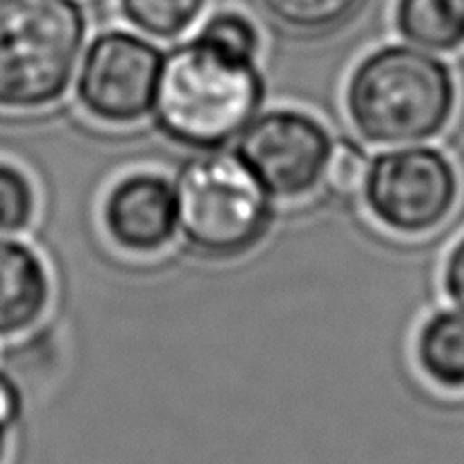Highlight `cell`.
<instances>
[{
    "instance_id": "8992f818",
    "label": "cell",
    "mask_w": 464,
    "mask_h": 464,
    "mask_svg": "<svg viewBox=\"0 0 464 464\" xmlns=\"http://www.w3.org/2000/svg\"><path fill=\"white\" fill-rule=\"evenodd\" d=\"M334 136L315 116L299 109L256 113L236 139L234 154L272 199H302L326 179Z\"/></svg>"
},
{
    "instance_id": "8fae6325",
    "label": "cell",
    "mask_w": 464,
    "mask_h": 464,
    "mask_svg": "<svg viewBox=\"0 0 464 464\" xmlns=\"http://www.w3.org/2000/svg\"><path fill=\"white\" fill-rule=\"evenodd\" d=\"M394 25L417 48L456 53L464 48V0H397Z\"/></svg>"
},
{
    "instance_id": "52a82bcc",
    "label": "cell",
    "mask_w": 464,
    "mask_h": 464,
    "mask_svg": "<svg viewBox=\"0 0 464 464\" xmlns=\"http://www.w3.org/2000/svg\"><path fill=\"white\" fill-rule=\"evenodd\" d=\"M163 54L154 41L127 30H107L86 48L75 72L82 111L102 125L125 127L152 113Z\"/></svg>"
},
{
    "instance_id": "30bf717a",
    "label": "cell",
    "mask_w": 464,
    "mask_h": 464,
    "mask_svg": "<svg viewBox=\"0 0 464 464\" xmlns=\"http://www.w3.org/2000/svg\"><path fill=\"white\" fill-rule=\"evenodd\" d=\"M415 356L430 383L449 392L464 390V313L435 311L417 334Z\"/></svg>"
},
{
    "instance_id": "4fadbf2b",
    "label": "cell",
    "mask_w": 464,
    "mask_h": 464,
    "mask_svg": "<svg viewBox=\"0 0 464 464\" xmlns=\"http://www.w3.org/2000/svg\"><path fill=\"white\" fill-rule=\"evenodd\" d=\"M207 0H118L122 18L150 39L184 36L202 16Z\"/></svg>"
},
{
    "instance_id": "277c9868",
    "label": "cell",
    "mask_w": 464,
    "mask_h": 464,
    "mask_svg": "<svg viewBox=\"0 0 464 464\" xmlns=\"http://www.w3.org/2000/svg\"><path fill=\"white\" fill-rule=\"evenodd\" d=\"M177 234L208 261H234L266 240L275 199L234 152L208 150L177 170Z\"/></svg>"
},
{
    "instance_id": "9c48e42d",
    "label": "cell",
    "mask_w": 464,
    "mask_h": 464,
    "mask_svg": "<svg viewBox=\"0 0 464 464\" xmlns=\"http://www.w3.org/2000/svg\"><path fill=\"white\" fill-rule=\"evenodd\" d=\"M50 293L44 258L23 240L0 234V338L32 329L48 311Z\"/></svg>"
},
{
    "instance_id": "7a4b0ae2",
    "label": "cell",
    "mask_w": 464,
    "mask_h": 464,
    "mask_svg": "<svg viewBox=\"0 0 464 464\" xmlns=\"http://www.w3.org/2000/svg\"><path fill=\"white\" fill-rule=\"evenodd\" d=\"M344 107L365 143H424L451 125L458 107L456 75L438 53L412 44L381 45L349 75Z\"/></svg>"
},
{
    "instance_id": "5bb4252c",
    "label": "cell",
    "mask_w": 464,
    "mask_h": 464,
    "mask_svg": "<svg viewBox=\"0 0 464 464\" xmlns=\"http://www.w3.org/2000/svg\"><path fill=\"white\" fill-rule=\"evenodd\" d=\"M195 36L204 39L207 44L216 45L218 50L227 54H234L240 59H252L256 62L261 53V32L240 12H218L199 27Z\"/></svg>"
},
{
    "instance_id": "2e32d148",
    "label": "cell",
    "mask_w": 464,
    "mask_h": 464,
    "mask_svg": "<svg viewBox=\"0 0 464 464\" xmlns=\"http://www.w3.org/2000/svg\"><path fill=\"white\" fill-rule=\"evenodd\" d=\"M367 163H370V159L361 145L349 139L338 140L334 145V152H331L324 181L338 193H352V190L361 188Z\"/></svg>"
},
{
    "instance_id": "ac0fdd59",
    "label": "cell",
    "mask_w": 464,
    "mask_h": 464,
    "mask_svg": "<svg viewBox=\"0 0 464 464\" xmlns=\"http://www.w3.org/2000/svg\"><path fill=\"white\" fill-rule=\"evenodd\" d=\"M23 417V394L18 385L0 372V433H12Z\"/></svg>"
},
{
    "instance_id": "9a60e30c",
    "label": "cell",
    "mask_w": 464,
    "mask_h": 464,
    "mask_svg": "<svg viewBox=\"0 0 464 464\" xmlns=\"http://www.w3.org/2000/svg\"><path fill=\"white\" fill-rule=\"evenodd\" d=\"M36 213V193L21 168L0 161V234H21Z\"/></svg>"
},
{
    "instance_id": "ba28073f",
    "label": "cell",
    "mask_w": 464,
    "mask_h": 464,
    "mask_svg": "<svg viewBox=\"0 0 464 464\" xmlns=\"http://www.w3.org/2000/svg\"><path fill=\"white\" fill-rule=\"evenodd\" d=\"M102 225L122 252L157 254L175 240V186L157 172H134L109 188Z\"/></svg>"
},
{
    "instance_id": "6da1fadb",
    "label": "cell",
    "mask_w": 464,
    "mask_h": 464,
    "mask_svg": "<svg viewBox=\"0 0 464 464\" xmlns=\"http://www.w3.org/2000/svg\"><path fill=\"white\" fill-rule=\"evenodd\" d=\"M263 102L266 77L256 62L195 36L163 54L150 116L170 143L208 152L234 143Z\"/></svg>"
},
{
    "instance_id": "d6986e66",
    "label": "cell",
    "mask_w": 464,
    "mask_h": 464,
    "mask_svg": "<svg viewBox=\"0 0 464 464\" xmlns=\"http://www.w3.org/2000/svg\"><path fill=\"white\" fill-rule=\"evenodd\" d=\"M7 449H9V435L0 433V464H3L5 458H7Z\"/></svg>"
},
{
    "instance_id": "7c38bea8",
    "label": "cell",
    "mask_w": 464,
    "mask_h": 464,
    "mask_svg": "<svg viewBox=\"0 0 464 464\" xmlns=\"http://www.w3.org/2000/svg\"><path fill=\"white\" fill-rule=\"evenodd\" d=\"M365 0H261L276 25L304 36L340 30L362 9Z\"/></svg>"
},
{
    "instance_id": "e0dca14e",
    "label": "cell",
    "mask_w": 464,
    "mask_h": 464,
    "mask_svg": "<svg viewBox=\"0 0 464 464\" xmlns=\"http://www.w3.org/2000/svg\"><path fill=\"white\" fill-rule=\"evenodd\" d=\"M442 285L453 306L464 313V236L449 252L442 272Z\"/></svg>"
},
{
    "instance_id": "5b68a950",
    "label": "cell",
    "mask_w": 464,
    "mask_h": 464,
    "mask_svg": "<svg viewBox=\"0 0 464 464\" xmlns=\"http://www.w3.org/2000/svg\"><path fill=\"white\" fill-rule=\"evenodd\" d=\"M362 202L370 216L399 236L440 229L456 211L460 177L447 152L433 145H401L367 163Z\"/></svg>"
},
{
    "instance_id": "3957f363",
    "label": "cell",
    "mask_w": 464,
    "mask_h": 464,
    "mask_svg": "<svg viewBox=\"0 0 464 464\" xmlns=\"http://www.w3.org/2000/svg\"><path fill=\"white\" fill-rule=\"evenodd\" d=\"M86 32L80 0H0V111L36 113L62 102Z\"/></svg>"
}]
</instances>
